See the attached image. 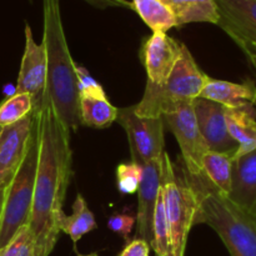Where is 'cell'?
Masks as SVG:
<instances>
[{"label": "cell", "instance_id": "obj_15", "mask_svg": "<svg viewBox=\"0 0 256 256\" xmlns=\"http://www.w3.org/2000/svg\"><path fill=\"white\" fill-rule=\"evenodd\" d=\"M229 199L256 215V149L232 162V184Z\"/></svg>", "mask_w": 256, "mask_h": 256}, {"label": "cell", "instance_id": "obj_34", "mask_svg": "<svg viewBox=\"0 0 256 256\" xmlns=\"http://www.w3.org/2000/svg\"><path fill=\"white\" fill-rule=\"evenodd\" d=\"M254 106H256V100H255V102H254Z\"/></svg>", "mask_w": 256, "mask_h": 256}, {"label": "cell", "instance_id": "obj_25", "mask_svg": "<svg viewBox=\"0 0 256 256\" xmlns=\"http://www.w3.org/2000/svg\"><path fill=\"white\" fill-rule=\"evenodd\" d=\"M116 186L122 194H135L139 189L142 166L134 162H122L116 168Z\"/></svg>", "mask_w": 256, "mask_h": 256}, {"label": "cell", "instance_id": "obj_9", "mask_svg": "<svg viewBox=\"0 0 256 256\" xmlns=\"http://www.w3.org/2000/svg\"><path fill=\"white\" fill-rule=\"evenodd\" d=\"M218 24L249 56L256 52V0H215Z\"/></svg>", "mask_w": 256, "mask_h": 256}, {"label": "cell", "instance_id": "obj_19", "mask_svg": "<svg viewBox=\"0 0 256 256\" xmlns=\"http://www.w3.org/2000/svg\"><path fill=\"white\" fill-rule=\"evenodd\" d=\"M234 154V152H218L209 150L202 158V172L225 195H229L232 190Z\"/></svg>", "mask_w": 256, "mask_h": 256}, {"label": "cell", "instance_id": "obj_18", "mask_svg": "<svg viewBox=\"0 0 256 256\" xmlns=\"http://www.w3.org/2000/svg\"><path fill=\"white\" fill-rule=\"evenodd\" d=\"M174 14L176 26L192 22L218 24L219 14L215 0H162Z\"/></svg>", "mask_w": 256, "mask_h": 256}, {"label": "cell", "instance_id": "obj_27", "mask_svg": "<svg viewBox=\"0 0 256 256\" xmlns=\"http://www.w3.org/2000/svg\"><path fill=\"white\" fill-rule=\"evenodd\" d=\"M76 80H78V92L79 98H105L104 88L90 75L85 68L76 65Z\"/></svg>", "mask_w": 256, "mask_h": 256}, {"label": "cell", "instance_id": "obj_20", "mask_svg": "<svg viewBox=\"0 0 256 256\" xmlns=\"http://www.w3.org/2000/svg\"><path fill=\"white\" fill-rule=\"evenodd\" d=\"M60 232L69 235L74 244H76L84 235L89 234L96 229L95 216L90 212L86 202L82 194L76 195V199L72 204V215H65L60 220Z\"/></svg>", "mask_w": 256, "mask_h": 256}, {"label": "cell", "instance_id": "obj_13", "mask_svg": "<svg viewBox=\"0 0 256 256\" xmlns=\"http://www.w3.org/2000/svg\"><path fill=\"white\" fill-rule=\"evenodd\" d=\"M162 158L142 165V175L138 189V212L135 216L136 238L144 239L149 244L152 239L155 205L162 192Z\"/></svg>", "mask_w": 256, "mask_h": 256}, {"label": "cell", "instance_id": "obj_10", "mask_svg": "<svg viewBox=\"0 0 256 256\" xmlns=\"http://www.w3.org/2000/svg\"><path fill=\"white\" fill-rule=\"evenodd\" d=\"M182 45L166 32H156L145 38L140 49V60L146 72L148 84H164L179 60Z\"/></svg>", "mask_w": 256, "mask_h": 256}, {"label": "cell", "instance_id": "obj_2", "mask_svg": "<svg viewBox=\"0 0 256 256\" xmlns=\"http://www.w3.org/2000/svg\"><path fill=\"white\" fill-rule=\"evenodd\" d=\"M44 32L42 45L46 56L45 95L65 128L76 132L82 125L78 92L76 64L65 38L59 0H42Z\"/></svg>", "mask_w": 256, "mask_h": 256}, {"label": "cell", "instance_id": "obj_6", "mask_svg": "<svg viewBox=\"0 0 256 256\" xmlns=\"http://www.w3.org/2000/svg\"><path fill=\"white\" fill-rule=\"evenodd\" d=\"M36 162V136L32 128L24 158L10 182L2 189V202L0 206V249L4 248L22 226L29 224Z\"/></svg>", "mask_w": 256, "mask_h": 256}, {"label": "cell", "instance_id": "obj_28", "mask_svg": "<svg viewBox=\"0 0 256 256\" xmlns=\"http://www.w3.org/2000/svg\"><path fill=\"white\" fill-rule=\"evenodd\" d=\"M134 225L135 216H132V214H114L108 220V228L120 235L126 242L129 239L130 232L134 229Z\"/></svg>", "mask_w": 256, "mask_h": 256}, {"label": "cell", "instance_id": "obj_12", "mask_svg": "<svg viewBox=\"0 0 256 256\" xmlns=\"http://www.w3.org/2000/svg\"><path fill=\"white\" fill-rule=\"evenodd\" d=\"M192 108L198 126L209 150L218 152H236V142L228 132L225 106L198 98L192 102Z\"/></svg>", "mask_w": 256, "mask_h": 256}, {"label": "cell", "instance_id": "obj_33", "mask_svg": "<svg viewBox=\"0 0 256 256\" xmlns=\"http://www.w3.org/2000/svg\"><path fill=\"white\" fill-rule=\"evenodd\" d=\"M2 189L0 188V206H2Z\"/></svg>", "mask_w": 256, "mask_h": 256}, {"label": "cell", "instance_id": "obj_30", "mask_svg": "<svg viewBox=\"0 0 256 256\" xmlns=\"http://www.w3.org/2000/svg\"><path fill=\"white\" fill-rule=\"evenodd\" d=\"M88 4L92 5L98 9H108V8H128L132 9V2L126 0H84Z\"/></svg>", "mask_w": 256, "mask_h": 256}, {"label": "cell", "instance_id": "obj_26", "mask_svg": "<svg viewBox=\"0 0 256 256\" xmlns=\"http://www.w3.org/2000/svg\"><path fill=\"white\" fill-rule=\"evenodd\" d=\"M0 256H35V240L29 225L22 226L10 242L0 249Z\"/></svg>", "mask_w": 256, "mask_h": 256}, {"label": "cell", "instance_id": "obj_7", "mask_svg": "<svg viewBox=\"0 0 256 256\" xmlns=\"http://www.w3.org/2000/svg\"><path fill=\"white\" fill-rule=\"evenodd\" d=\"M116 122L124 128L132 152V162L144 165L162 159L165 148V125L162 118H142L134 105L118 109Z\"/></svg>", "mask_w": 256, "mask_h": 256}, {"label": "cell", "instance_id": "obj_24", "mask_svg": "<svg viewBox=\"0 0 256 256\" xmlns=\"http://www.w3.org/2000/svg\"><path fill=\"white\" fill-rule=\"evenodd\" d=\"M34 109L32 99L26 92H14L0 104V128L20 122Z\"/></svg>", "mask_w": 256, "mask_h": 256}, {"label": "cell", "instance_id": "obj_16", "mask_svg": "<svg viewBox=\"0 0 256 256\" xmlns=\"http://www.w3.org/2000/svg\"><path fill=\"white\" fill-rule=\"evenodd\" d=\"M199 98L218 102L225 108L248 106L254 105L256 100V85L252 80L232 82L208 76Z\"/></svg>", "mask_w": 256, "mask_h": 256}, {"label": "cell", "instance_id": "obj_5", "mask_svg": "<svg viewBox=\"0 0 256 256\" xmlns=\"http://www.w3.org/2000/svg\"><path fill=\"white\" fill-rule=\"evenodd\" d=\"M162 194L169 222L170 254L184 256L198 212V198L185 169L178 170L168 152L162 155Z\"/></svg>", "mask_w": 256, "mask_h": 256}, {"label": "cell", "instance_id": "obj_22", "mask_svg": "<svg viewBox=\"0 0 256 256\" xmlns=\"http://www.w3.org/2000/svg\"><path fill=\"white\" fill-rule=\"evenodd\" d=\"M132 5L152 32H168L176 26L174 14L162 0H132Z\"/></svg>", "mask_w": 256, "mask_h": 256}, {"label": "cell", "instance_id": "obj_11", "mask_svg": "<svg viewBox=\"0 0 256 256\" xmlns=\"http://www.w3.org/2000/svg\"><path fill=\"white\" fill-rule=\"evenodd\" d=\"M46 88V56L42 42L38 44L32 28L25 25V49L20 64L15 92H26L32 96L34 109H39Z\"/></svg>", "mask_w": 256, "mask_h": 256}, {"label": "cell", "instance_id": "obj_32", "mask_svg": "<svg viewBox=\"0 0 256 256\" xmlns=\"http://www.w3.org/2000/svg\"><path fill=\"white\" fill-rule=\"evenodd\" d=\"M78 256H99L96 252H92V254H88V255H82V254H78Z\"/></svg>", "mask_w": 256, "mask_h": 256}, {"label": "cell", "instance_id": "obj_4", "mask_svg": "<svg viewBox=\"0 0 256 256\" xmlns=\"http://www.w3.org/2000/svg\"><path fill=\"white\" fill-rule=\"evenodd\" d=\"M208 75L202 72L185 45L172 72L162 85L148 84L135 114L142 118H162L182 102H194L200 96Z\"/></svg>", "mask_w": 256, "mask_h": 256}, {"label": "cell", "instance_id": "obj_1", "mask_svg": "<svg viewBox=\"0 0 256 256\" xmlns=\"http://www.w3.org/2000/svg\"><path fill=\"white\" fill-rule=\"evenodd\" d=\"M32 118L38 162L28 225L35 240V256H49L59 239V224L65 214L62 205L72 176L70 132L60 122L46 95L39 109L32 112Z\"/></svg>", "mask_w": 256, "mask_h": 256}, {"label": "cell", "instance_id": "obj_29", "mask_svg": "<svg viewBox=\"0 0 256 256\" xmlns=\"http://www.w3.org/2000/svg\"><path fill=\"white\" fill-rule=\"evenodd\" d=\"M150 250L152 246L149 242L140 238H135L126 242L124 249L118 256H150Z\"/></svg>", "mask_w": 256, "mask_h": 256}, {"label": "cell", "instance_id": "obj_14", "mask_svg": "<svg viewBox=\"0 0 256 256\" xmlns=\"http://www.w3.org/2000/svg\"><path fill=\"white\" fill-rule=\"evenodd\" d=\"M34 128L32 112L20 122L0 128V188L4 189L19 168Z\"/></svg>", "mask_w": 256, "mask_h": 256}, {"label": "cell", "instance_id": "obj_8", "mask_svg": "<svg viewBox=\"0 0 256 256\" xmlns=\"http://www.w3.org/2000/svg\"><path fill=\"white\" fill-rule=\"evenodd\" d=\"M192 102H182L162 115L165 128L174 134L182 150L184 169L192 176L202 174V158L209 152L195 119Z\"/></svg>", "mask_w": 256, "mask_h": 256}, {"label": "cell", "instance_id": "obj_21", "mask_svg": "<svg viewBox=\"0 0 256 256\" xmlns=\"http://www.w3.org/2000/svg\"><path fill=\"white\" fill-rule=\"evenodd\" d=\"M80 122L82 125L102 129L116 122L118 108H115L108 98H85L79 100Z\"/></svg>", "mask_w": 256, "mask_h": 256}, {"label": "cell", "instance_id": "obj_17", "mask_svg": "<svg viewBox=\"0 0 256 256\" xmlns=\"http://www.w3.org/2000/svg\"><path fill=\"white\" fill-rule=\"evenodd\" d=\"M225 120L230 136L238 144L234 160L256 149V110L254 105L225 108Z\"/></svg>", "mask_w": 256, "mask_h": 256}, {"label": "cell", "instance_id": "obj_31", "mask_svg": "<svg viewBox=\"0 0 256 256\" xmlns=\"http://www.w3.org/2000/svg\"><path fill=\"white\" fill-rule=\"evenodd\" d=\"M249 58H250V60H252V62H256V52H252V54H250Z\"/></svg>", "mask_w": 256, "mask_h": 256}, {"label": "cell", "instance_id": "obj_3", "mask_svg": "<svg viewBox=\"0 0 256 256\" xmlns=\"http://www.w3.org/2000/svg\"><path fill=\"white\" fill-rule=\"evenodd\" d=\"M186 176L198 198L195 224L209 225L232 256H256V215L232 202L204 172L192 176L186 172Z\"/></svg>", "mask_w": 256, "mask_h": 256}, {"label": "cell", "instance_id": "obj_23", "mask_svg": "<svg viewBox=\"0 0 256 256\" xmlns=\"http://www.w3.org/2000/svg\"><path fill=\"white\" fill-rule=\"evenodd\" d=\"M150 246L154 250L155 256H172L170 254L169 222L166 219L162 192L158 198L154 216H152V239Z\"/></svg>", "mask_w": 256, "mask_h": 256}]
</instances>
